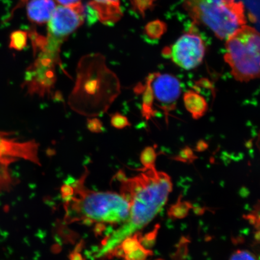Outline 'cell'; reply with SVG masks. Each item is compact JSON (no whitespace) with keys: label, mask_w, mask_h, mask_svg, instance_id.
<instances>
[{"label":"cell","mask_w":260,"mask_h":260,"mask_svg":"<svg viewBox=\"0 0 260 260\" xmlns=\"http://www.w3.org/2000/svg\"><path fill=\"white\" fill-rule=\"evenodd\" d=\"M121 182V193L129 203L127 220L103 240L96 258L111 257L121 243L151 222L167 203L172 191L171 179L153 167L145 168L144 172L125 178L120 171L116 175Z\"/></svg>","instance_id":"cell-1"},{"label":"cell","mask_w":260,"mask_h":260,"mask_svg":"<svg viewBox=\"0 0 260 260\" xmlns=\"http://www.w3.org/2000/svg\"><path fill=\"white\" fill-rule=\"evenodd\" d=\"M86 169L81 177L61 188L64 220L96 226L122 225L127 220L129 203L121 193L95 191L86 186Z\"/></svg>","instance_id":"cell-2"},{"label":"cell","mask_w":260,"mask_h":260,"mask_svg":"<svg viewBox=\"0 0 260 260\" xmlns=\"http://www.w3.org/2000/svg\"><path fill=\"white\" fill-rule=\"evenodd\" d=\"M120 93L119 80L107 66L106 58L90 54L78 63L76 84L68 105L79 115L93 118L105 113Z\"/></svg>","instance_id":"cell-3"},{"label":"cell","mask_w":260,"mask_h":260,"mask_svg":"<svg viewBox=\"0 0 260 260\" xmlns=\"http://www.w3.org/2000/svg\"><path fill=\"white\" fill-rule=\"evenodd\" d=\"M184 7L195 22L210 29L220 40H226L246 24L245 8L236 0H184Z\"/></svg>","instance_id":"cell-4"},{"label":"cell","mask_w":260,"mask_h":260,"mask_svg":"<svg viewBox=\"0 0 260 260\" xmlns=\"http://www.w3.org/2000/svg\"><path fill=\"white\" fill-rule=\"evenodd\" d=\"M224 58L233 76L240 82L259 77V35L254 28L243 25L226 40Z\"/></svg>","instance_id":"cell-5"},{"label":"cell","mask_w":260,"mask_h":260,"mask_svg":"<svg viewBox=\"0 0 260 260\" xmlns=\"http://www.w3.org/2000/svg\"><path fill=\"white\" fill-rule=\"evenodd\" d=\"M136 92L142 93V115L146 119L161 110L168 117L175 109L181 95L180 81L168 74L149 75L144 85L136 87Z\"/></svg>","instance_id":"cell-6"},{"label":"cell","mask_w":260,"mask_h":260,"mask_svg":"<svg viewBox=\"0 0 260 260\" xmlns=\"http://www.w3.org/2000/svg\"><path fill=\"white\" fill-rule=\"evenodd\" d=\"M60 64V56L44 52L38 53V57L25 71L22 88L31 96L50 95L56 83V65Z\"/></svg>","instance_id":"cell-7"},{"label":"cell","mask_w":260,"mask_h":260,"mask_svg":"<svg viewBox=\"0 0 260 260\" xmlns=\"http://www.w3.org/2000/svg\"><path fill=\"white\" fill-rule=\"evenodd\" d=\"M206 48L202 37L193 28L164 50V56L183 69L190 70L203 62Z\"/></svg>","instance_id":"cell-8"},{"label":"cell","mask_w":260,"mask_h":260,"mask_svg":"<svg viewBox=\"0 0 260 260\" xmlns=\"http://www.w3.org/2000/svg\"><path fill=\"white\" fill-rule=\"evenodd\" d=\"M85 18V10L82 5L56 6L48 22V36L64 42L79 28Z\"/></svg>","instance_id":"cell-9"},{"label":"cell","mask_w":260,"mask_h":260,"mask_svg":"<svg viewBox=\"0 0 260 260\" xmlns=\"http://www.w3.org/2000/svg\"><path fill=\"white\" fill-rule=\"evenodd\" d=\"M38 154L39 144L34 140L19 142L11 138V133L0 131V165L8 168L18 159L41 165Z\"/></svg>","instance_id":"cell-10"},{"label":"cell","mask_w":260,"mask_h":260,"mask_svg":"<svg viewBox=\"0 0 260 260\" xmlns=\"http://www.w3.org/2000/svg\"><path fill=\"white\" fill-rule=\"evenodd\" d=\"M56 8L54 0H26L28 19L35 24L47 23Z\"/></svg>","instance_id":"cell-11"},{"label":"cell","mask_w":260,"mask_h":260,"mask_svg":"<svg viewBox=\"0 0 260 260\" xmlns=\"http://www.w3.org/2000/svg\"><path fill=\"white\" fill-rule=\"evenodd\" d=\"M89 5L96 11L98 18L105 23H114L121 18L120 0H92Z\"/></svg>","instance_id":"cell-12"},{"label":"cell","mask_w":260,"mask_h":260,"mask_svg":"<svg viewBox=\"0 0 260 260\" xmlns=\"http://www.w3.org/2000/svg\"><path fill=\"white\" fill-rule=\"evenodd\" d=\"M183 100L185 107L194 119H200L207 112L206 100L197 92L187 91L184 93Z\"/></svg>","instance_id":"cell-13"},{"label":"cell","mask_w":260,"mask_h":260,"mask_svg":"<svg viewBox=\"0 0 260 260\" xmlns=\"http://www.w3.org/2000/svg\"><path fill=\"white\" fill-rule=\"evenodd\" d=\"M9 47L16 51H21L27 44V32L18 30L13 32L11 35Z\"/></svg>","instance_id":"cell-14"},{"label":"cell","mask_w":260,"mask_h":260,"mask_svg":"<svg viewBox=\"0 0 260 260\" xmlns=\"http://www.w3.org/2000/svg\"><path fill=\"white\" fill-rule=\"evenodd\" d=\"M110 123L114 128L117 129H123L131 125L128 118L118 112L112 115Z\"/></svg>","instance_id":"cell-15"},{"label":"cell","mask_w":260,"mask_h":260,"mask_svg":"<svg viewBox=\"0 0 260 260\" xmlns=\"http://www.w3.org/2000/svg\"><path fill=\"white\" fill-rule=\"evenodd\" d=\"M154 149L151 147L146 148L141 156V161L145 168L153 167L155 160Z\"/></svg>","instance_id":"cell-16"},{"label":"cell","mask_w":260,"mask_h":260,"mask_svg":"<svg viewBox=\"0 0 260 260\" xmlns=\"http://www.w3.org/2000/svg\"><path fill=\"white\" fill-rule=\"evenodd\" d=\"M230 260H258L253 253L247 250H238L234 252Z\"/></svg>","instance_id":"cell-17"},{"label":"cell","mask_w":260,"mask_h":260,"mask_svg":"<svg viewBox=\"0 0 260 260\" xmlns=\"http://www.w3.org/2000/svg\"><path fill=\"white\" fill-rule=\"evenodd\" d=\"M87 128L92 133H102L103 130V123L99 119L93 117L87 119Z\"/></svg>","instance_id":"cell-18"},{"label":"cell","mask_w":260,"mask_h":260,"mask_svg":"<svg viewBox=\"0 0 260 260\" xmlns=\"http://www.w3.org/2000/svg\"><path fill=\"white\" fill-rule=\"evenodd\" d=\"M58 5L64 6H76L81 5V0H55Z\"/></svg>","instance_id":"cell-19"},{"label":"cell","mask_w":260,"mask_h":260,"mask_svg":"<svg viewBox=\"0 0 260 260\" xmlns=\"http://www.w3.org/2000/svg\"><path fill=\"white\" fill-rule=\"evenodd\" d=\"M71 260H84L81 253L77 251L74 252L71 255Z\"/></svg>","instance_id":"cell-20"}]
</instances>
